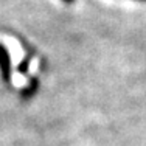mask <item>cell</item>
Instances as JSON below:
<instances>
[{
	"instance_id": "6da1fadb",
	"label": "cell",
	"mask_w": 146,
	"mask_h": 146,
	"mask_svg": "<svg viewBox=\"0 0 146 146\" xmlns=\"http://www.w3.org/2000/svg\"><path fill=\"white\" fill-rule=\"evenodd\" d=\"M65 2H70V0H65Z\"/></svg>"
}]
</instances>
